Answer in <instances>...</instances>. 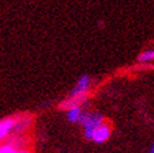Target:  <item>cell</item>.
Listing matches in <instances>:
<instances>
[{"mask_svg": "<svg viewBox=\"0 0 154 153\" xmlns=\"http://www.w3.org/2000/svg\"><path fill=\"white\" fill-rule=\"evenodd\" d=\"M149 153H154V143L152 144V148H150V151H149Z\"/></svg>", "mask_w": 154, "mask_h": 153, "instance_id": "7c38bea8", "label": "cell"}, {"mask_svg": "<svg viewBox=\"0 0 154 153\" xmlns=\"http://www.w3.org/2000/svg\"><path fill=\"white\" fill-rule=\"evenodd\" d=\"M66 113H68L66 117L69 122H72V123H80V119L84 112L82 109V105H78V107H73V108L68 109Z\"/></svg>", "mask_w": 154, "mask_h": 153, "instance_id": "52a82bcc", "label": "cell"}, {"mask_svg": "<svg viewBox=\"0 0 154 153\" xmlns=\"http://www.w3.org/2000/svg\"><path fill=\"white\" fill-rule=\"evenodd\" d=\"M15 151H17V148L9 142L0 146V153H15Z\"/></svg>", "mask_w": 154, "mask_h": 153, "instance_id": "30bf717a", "label": "cell"}, {"mask_svg": "<svg viewBox=\"0 0 154 153\" xmlns=\"http://www.w3.org/2000/svg\"><path fill=\"white\" fill-rule=\"evenodd\" d=\"M15 127V117H5L0 119V141L6 139L14 131Z\"/></svg>", "mask_w": 154, "mask_h": 153, "instance_id": "5b68a950", "label": "cell"}, {"mask_svg": "<svg viewBox=\"0 0 154 153\" xmlns=\"http://www.w3.org/2000/svg\"><path fill=\"white\" fill-rule=\"evenodd\" d=\"M110 134H112V128H110L109 124L104 122L103 124H100L95 129L93 139H91V141L95 142L97 144H102V143H104V142H106L108 139H109Z\"/></svg>", "mask_w": 154, "mask_h": 153, "instance_id": "3957f363", "label": "cell"}, {"mask_svg": "<svg viewBox=\"0 0 154 153\" xmlns=\"http://www.w3.org/2000/svg\"><path fill=\"white\" fill-rule=\"evenodd\" d=\"M88 93H84V94H79V95H69L68 98H65L64 101H61L59 104V108L63 109V111H68L73 108V107H78L84 104L88 101Z\"/></svg>", "mask_w": 154, "mask_h": 153, "instance_id": "7a4b0ae2", "label": "cell"}, {"mask_svg": "<svg viewBox=\"0 0 154 153\" xmlns=\"http://www.w3.org/2000/svg\"><path fill=\"white\" fill-rule=\"evenodd\" d=\"M154 60V49L145 50L138 55V62L139 63H150Z\"/></svg>", "mask_w": 154, "mask_h": 153, "instance_id": "ba28073f", "label": "cell"}, {"mask_svg": "<svg viewBox=\"0 0 154 153\" xmlns=\"http://www.w3.org/2000/svg\"><path fill=\"white\" fill-rule=\"evenodd\" d=\"M104 117L100 113H95V112H84L82 119H80V124H83L84 128V136L87 139H93V136L95 129L104 123Z\"/></svg>", "mask_w": 154, "mask_h": 153, "instance_id": "6da1fadb", "label": "cell"}, {"mask_svg": "<svg viewBox=\"0 0 154 153\" xmlns=\"http://www.w3.org/2000/svg\"><path fill=\"white\" fill-rule=\"evenodd\" d=\"M32 124V117L25 114V116H18L15 117V127H14V133L17 136H23V133L26 132V129Z\"/></svg>", "mask_w": 154, "mask_h": 153, "instance_id": "8992f818", "label": "cell"}, {"mask_svg": "<svg viewBox=\"0 0 154 153\" xmlns=\"http://www.w3.org/2000/svg\"><path fill=\"white\" fill-rule=\"evenodd\" d=\"M90 84H91L90 76L87 75V74L82 75L80 78L78 79V82H76V84H75V87L73 88V90L70 92V94H69V95H79V94L88 93V90L90 88Z\"/></svg>", "mask_w": 154, "mask_h": 153, "instance_id": "277c9868", "label": "cell"}, {"mask_svg": "<svg viewBox=\"0 0 154 153\" xmlns=\"http://www.w3.org/2000/svg\"><path fill=\"white\" fill-rule=\"evenodd\" d=\"M15 153H30V151L26 149V148H20V149H17V151H15Z\"/></svg>", "mask_w": 154, "mask_h": 153, "instance_id": "8fae6325", "label": "cell"}, {"mask_svg": "<svg viewBox=\"0 0 154 153\" xmlns=\"http://www.w3.org/2000/svg\"><path fill=\"white\" fill-rule=\"evenodd\" d=\"M9 143H11L17 149H20V148H24L26 146L28 139L26 138H23L21 136H17V138H13Z\"/></svg>", "mask_w": 154, "mask_h": 153, "instance_id": "9c48e42d", "label": "cell"}]
</instances>
